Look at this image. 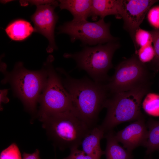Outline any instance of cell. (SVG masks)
Here are the masks:
<instances>
[{"label":"cell","instance_id":"23","mask_svg":"<svg viewBox=\"0 0 159 159\" xmlns=\"http://www.w3.org/2000/svg\"><path fill=\"white\" fill-rule=\"evenodd\" d=\"M148 20L153 27L159 28V6L150 9L147 16Z\"/></svg>","mask_w":159,"mask_h":159},{"label":"cell","instance_id":"4","mask_svg":"<svg viewBox=\"0 0 159 159\" xmlns=\"http://www.w3.org/2000/svg\"><path fill=\"white\" fill-rule=\"evenodd\" d=\"M44 67L39 70H31L25 68L23 63L19 62L16 64L11 72L2 70L4 77L1 82L11 85L15 95L32 113L36 111L47 81V72L44 65Z\"/></svg>","mask_w":159,"mask_h":159},{"label":"cell","instance_id":"22","mask_svg":"<svg viewBox=\"0 0 159 159\" xmlns=\"http://www.w3.org/2000/svg\"><path fill=\"white\" fill-rule=\"evenodd\" d=\"M150 32L152 35L155 52V57L151 62L152 66L159 62V29H155Z\"/></svg>","mask_w":159,"mask_h":159},{"label":"cell","instance_id":"21","mask_svg":"<svg viewBox=\"0 0 159 159\" xmlns=\"http://www.w3.org/2000/svg\"><path fill=\"white\" fill-rule=\"evenodd\" d=\"M0 159H22L17 145L13 143L3 150L0 153Z\"/></svg>","mask_w":159,"mask_h":159},{"label":"cell","instance_id":"14","mask_svg":"<svg viewBox=\"0 0 159 159\" xmlns=\"http://www.w3.org/2000/svg\"><path fill=\"white\" fill-rule=\"evenodd\" d=\"M61 9L69 11L73 16L72 20L78 22L87 20L90 17L92 0H60L58 1Z\"/></svg>","mask_w":159,"mask_h":159},{"label":"cell","instance_id":"18","mask_svg":"<svg viewBox=\"0 0 159 159\" xmlns=\"http://www.w3.org/2000/svg\"><path fill=\"white\" fill-rule=\"evenodd\" d=\"M143 107L145 111L148 115L159 116V95L148 93L143 102Z\"/></svg>","mask_w":159,"mask_h":159},{"label":"cell","instance_id":"12","mask_svg":"<svg viewBox=\"0 0 159 159\" xmlns=\"http://www.w3.org/2000/svg\"><path fill=\"white\" fill-rule=\"evenodd\" d=\"M124 14V0H92L90 17L93 21L97 20L98 17L104 19L106 16L110 15L123 19Z\"/></svg>","mask_w":159,"mask_h":159},{"label":"cell","instance_id":"13","mask_svg":"<svg viewBox=\"0 0 159 159\" xmlns=\"http://www.w3.org/2000/svg\"><path fill=\"white\" fill-rule=\"evenodd\" d=\"M104 133L99 126H95L90 130L82 140L81 145L82 150L93 159H100L105 154L100 145V140L104 136Z\"/></svg>","mask_w":159,"mask_h":159},{"label":"cell","instance_id":"6","mask_svg":"<svg viewBox=\"0 0 159 159\" xmlns=\"http://www.w3.org/2000/svg\"><path fill=\"white\" fill-rule=\"evenodd\" d=\"M54 59L52 55H50L44 64L48 75L39 100L40 106L38 115L39 118L67 111H72L70 96L53 67Z\"/></svg>","mask_w":159,"mask_h":159},{"label":"cell","instance_id":"8","mask_svg":"<svg viewBox=\"0 0 159 159\" xmlns=\"http://www.w3.org/2000/svg\"><path fill=\"white\" fill-rule=\"evenodd\" d=\"M149 74L145 65L136 55L120 62L106 85L109 93L130 90L139 85L149 83Z\"/></svg>","mask_w":159,"mask_h":159},{"label":"cell","instance_id":"28","mask_svg":"<svg viewBox=\"0 0 159 159\" xmlns=\"http://www.w3.org/2000/svg\"><path fill=\"white\" fill-rule=\"evenodd\" d=\"M153 69L156 71L159 70V62L154 65L152 66Z\"/></svg>","mask_w":159,"mask_h":159},{"label":"cell","instance_id":"5","mask_svg":"<svg viewBox=\"0 0 159 159\" xmlns=\"http://www.w3.org/2000/svg\"><path fill=\"white\" fill-rule=\"evenodd\" d=\"M120 47L117 41L87 47L74 53H66V58H72L77 67L86 72L94 81L100 83L108 80V71L113 67L112 60L115 51Z\"/></svg>","mask_w":159,"mask_h":159},{"label":"cell","instance_id":"20","mask_svg":"<svg viewBox=\"0 0 159 159\" xmlns=\"http://www.w3.org/2000/svg\"><path fill=\"white\" fill-rule=\"evenodd\" d=\"M137 52V55L136 56L138 59L144 64L151 62L155 56L154 49L151 44L139 48Z\"/></svg>","mask_w":159,"mask_h":159},{"label":"cell","instance_id":"1","mask_svg":"<svg viewBox=\"0 0 159 159\" xmlns=\"http://www.w3.org/2000/svg\"><path fill=\"white\" fill-rule=\"evenodd\" d=\"M64 77L62 81L71 98L72 112L91 129L108 98L106 84L93 81L87 77L76 79L63 69L58 68Z\"/></svg>","mask_w":159,"mask_h":159},{"label":"cell","instance_id":"2","mask_svg":"<svg viewBox=\"0 0 159 159\" xmlns=\"http://www.w3.org/2000/svg\"><path fill=\"white\" fill-rule=\"evenodd\" d=\"M149 91V83L139 85L127 91L112 94L105 101L106 116L99 127L105 132L122 123L142 118V100Z\"/></svg>","mask_w":159,"mask_h":159},{"label":"cell","instance_id":"17","mask_svg":"<svg viewBox=\"0 0 159 159\" xmlns=\"http://www.w3.org/2000/svg\"><path fill=\"white\" fill-rule=\"evenodd\" d=\"M147 126L148 135L143 146L146 148V153L149 154L159 150V120L150 119L148 121Z\"/></svg>","mask_w":159,"mask_h":159},{"label":"cell","instance_id":"15","mask_svg":"<svg viewBox=\"0 0 159 159\" xmlns=\"http://www.w3.org/2000/svg\"><path fill=\"white\" fill-rule=\"evenodd\" d=\"M6 33L11 39L20 41L28 37L34 32V28L29 22L18 19L10 23L5 29Z\"/></svg>","mask_w":159,"mask_h":159},{"label":"cell","instance_id":"27","mask_svg":"<svg viewBox=\"0 0 159 159\" xmlns=\"http://www.w3.org/2000/svg\"><path fill=\"white\" fill-rule=\"evenodd\" d=\"M52 0H29L27 1L32 5H35L36 6L49 4Z\"/></svg>","mask_w":159,"mask_h":159},{"label":"cell","instance_id":"26","mask_svg":"<svg viewBox=\"0 0 159 159\" xmlns=\"http://www.w3.org/2000/svg\"><path fill=\"white\" fill-rule=\"evenodd\" d=\"M8 90L4 89L1 90L0 91V104L2 102L7 103L9 101V100L6 97L7 93Z\"/></svg>","mask_w":159,"mask_h":159},{"label":"cell","instance_id":"9","mask_svg":"<svg viewBox=\"0 0 159 159\" xmlns=\"http://www.w3.org/2000/svg\"><path fill=\"white\" fill-rule=\"evenodd\" d=\"M59 5L58 1L52 0L49 4L37 6L35 12L31 17L34 24V32L41 34L48 39L47 50L49 53L57 49L54 32L58 16L54 9Z\"/></svg>","mask_w":159,"mask_h":159},{"label":"cell","instance_id":"19","mask_svg":"<svg viewBox=\"0 0 159 159\" xmlns=\"http://www.w3.org/2000/svg\"><path fill=\"white\" fill-rule=\"evenodd\" d=\"M135 49L151 44L152 38L150 32L142 29L140 27L136 30L133 38Z\"/></svg>","mask_w":159,"mask_h":159},{"label":"cell","instance_id":"10","mask_svg":"<svg viewBox=\"0 0 159 159\" xmlns=\"http://www.w3.org/2000/svg\"><path fill=\"white\" fill-rule=\"evenodd\" d=\"M158 1L155 0H124V27L129 32L132 39L151 6Z\"/></svg>","mask_w":159,"mask_h":159},{"label":"cell","instance_id":"11","mask_svg":"<svg viewBox=\"0 0 159 159\" xmlns=\"http://www.w3.org/2000/svg\"><path fill=\"white\" fill-rule=\"evenodd\" d=\"M147 126L143 117L136 120L115 135L118 142L124 148L131 152L135 148L143 145L147 138Z\"/></svg>","mask_w":159,"mask_h":159},{"label":"cell","instance_id":"25","mask_svg":"<svg viewBox=\"0 0 159 159\" xmlns=\"http://www.w3.org/2000/svg\"><path fill=\"white\" fill-rule=\"evenodd\" d=\"M22 159H41L39 156V151L37 149L32 153H24Z\"/></svg>","mask_w":159,"mask_h":159},{"label":"cell","instance_id":"3","mask_svg":"<svg viewBox=\"0 0 159 159\" xmlns=\"http://www.w3.org/2000/svg\"><path fill=\"white\" fill-rule=\"evenodd\" d=\"M39 119L43 127L54 144L62 150L78 148L91 129L72 111Z\"/></svg>","mask_w":159,"mask_h":159},{"label":"cell","instance_id":"16","mask_svg":"<svg viewBox=\"0 0 159 159\" xmlns=\"http://www.w3.org/2000/svg\"><path fill=\"white\" fill-rule=\"evenodd\" d=\"M106 146L105 152L106 159H131V152L125 150L118 143L114 135L111 131L105 136Z\"/></svg>","mask_w":159,"mask_h":159},{"label":"cell","instance_id":"24","mask_svg":"<svg viewBox=\"0 0 159 159\" xmlns=\"http://www.w3.org/2000/svg\"><path fill=\"white\" fill-rule=\"evenodd\" d=\"M69 155L63 159H93L87 155L82 151L79 150L77 148H72Z\"/></svg>","mask_w":159,"mask_h":159},{"label":"cell","instance_id":"7","mask_svg":"<svg viewBox=\"0 0 159 159\" xmlns=\"http://www.w3.org/2000/svg\"><path fill=\"white\" fill-rule=\"evenodd\" d=\"M110 23L100 18L94 22L71 20L64 23L58 29L59 33L69 35L72 42L79 40L84 45H92L116 41L117 38L110 33Z\"/></svg>","mask_w":159,"mask_h":159}]
</instances>
